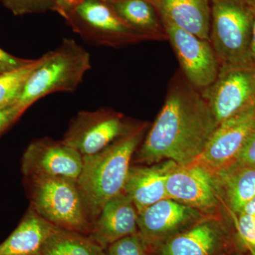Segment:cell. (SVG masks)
<instances>
[{"instance_id":"1","label":"cell","mask_w":255,"mask_h":255,"mask_svg":"<svg viewBox=\"0 0 255 255\" xmlns=\"http://www.w3.org/2000/svg\"><path fill=\"white\" fill-rule=\"evenodd\" d=\"M219 125L200 90L182 73H177L171 80L162 110L135 152V162L151 164L172 160L179 166L193 163Z\"/></svg>"},{"instance_id":"2","label":"cell","mask_w":255,"mask_h":255,"mask_svg":"<svg viewBox=\"0 0 255 255\" xmlns=\"http://www.w3.org/2000/svg\"><path fill=\"white\" fill-rule=\"evenodd\" d=\"M145 129L146 124H137L100 152L84 156L77 184L92 224L106 203L123 191L130 162Z\"/></svg>"},{"instance_id":"3","label":"cell","mask_w":255,"mask_h":255,"mask_svg":"<svg viewBox=\"0 0 255 255\" xmlns=\"http://www.w3.org/2000/svg\"><path fill=\"white\" fill-rule=\"evenodd\" d=\"M41 58L17 102L25 110L51 94L75 91L92 68L90 53L73 38H64Z\"/></svg>"},{"instance_id":"4","label":"cell","mask_w":255,"mask_h":255,"mask_svg":"<svg viewBox=\"0 0 255 255\" xmlns=\"http://www.w3.org/2000/svg\"><path fill=\"white\" fill-rule=\"evenodd\" d=\"M30 205L53 226L88 236L92 222L77 181L69 178L33 175L23 177Z\"/></svg>"},{"instance_id":"5","label":"cell","mask_w":255,"mask_h":255,"mask_svg":"<svg viewBox=\"0 0 255 255\" xmlns=\"http://www.w3.org/2000/svg\"><path fill=\"white\" fill-rule=\"evenodd\" d=\"M253 24V9L241 0H211L210 43L221 66L254 65Z\"/></svg>"},{"instance_id":"6","label":"cell","mask_w":255,"mask_h":255,"mask_svg":"<svg viewBox=\"0 0 255 255\" xmlns=\"http://www.w3.org/2000/svg\"><path fill=\"white\" fill-rule=\"evenodd\" d=\"M64 15L74 31L96 46L118 48L151 40L129 26L100 0H80Z\"/></svg>"},{"instance_id":"7","label":"cell","mask_w":255,"mask_h":255,"mask_svg":"<svg viewBox=\"0 0 255 255\" xmlns=\"http://www.w3.org/2000/svg\"><path fill=\"white\" fill-rule=\"evenodd\" d=\"M137 125L110 109L81 111L72 119L62 140L83 157L95 155Z\"/></svg>"},{"instance_id":"8","label":"cell","mask_w":255,"mask_h":255,"mask_svg":"<svg viewBox=\"0 0 255 255\" xmlns=\"http://www.w3.org/2000/svg\"><path fill=\"white\" fill-rule=\"evenodd\" d=\"M162 19L186 79L200 91L212 85L219 76L221 64L210 41L178 27L164 16Z\"/></svg>"},{"instance_id":"9","label":"cell","mask_w":255,"mask_h":255,"mask_svg":"<svg viewBox=\"0 0 255 255\" xmlns=\"http://www.w3.org/2000/svg\"><path fill=\"white\" fill-rule=\"evenodd\" d=\"M219 124L255 104V65H223L216 81L201 90Z\"/></svg>"},{"instance_id":"10","label":"cell","mask_w":255,"mask_h":255,"mask_svg":"<svg viewBox=\"0 0 255 255\" xmlns=\"http://www.w3.org/2000/svg\"><path fill=\"white\" fill-rule=\"evenodd\" d=\"M235 241L221 221L201 219L152 248L149 255H232Z\"/></svg>"},{"instance_id":"11","label":"cell","mask_w":255,"mask_h":255,"mask_svg":"<svg viewBox=\"0 0 255 255\" xmlns=\"http://www.w3.org/2000/svg\"><path fill=\"white\" fill-rule=\"evenodd\" d=\"M255 132V104L220 124L196 163L216 172L233 163Z\"/></svg>"},{"instance_id":"12","label":"cell","mask_w":255,"mask_h":255,"mask_svg":"<svg viewBox=\"0 0 255 255\" xmlns=\"http://www.w3.org/2000/svg\"><path fill=\"white\" fill-rule=\"evenodd\" d=\"M83 166V156L63 140L48 137L33 140L21 157L23 177L39 175L62 177L78 180Z\"/></svg>"},{"instance_id":"13","label":"cell","mask_w":255,"mask_h":255,"mask_svg":"<svg viewBox=\"0 0 255 255\" xmlns=\"http://www.w3.org/2000/svg\"><path fill=\"white\" fill-rule=\"evenodd\" d=\"M166 189L169 199L200 212L216 209L221 194L214 172L196 162L178 165L167 178Z\"/></svg>"},{"instance_id":"14","label":"cell","mask_w":255,"mask_h":255,"mask_svg":"<svg viewBox=\"0 0 255 255\" xmlns=\"http://www.w3.org/2000/svg\"><path fill=\"white\" fill-rule=\"evenodd\" d=\"M201 212L167 199L146 208L137 216V228L147 251L201 219Z\"/></svg>"},{"instance_id":"15","label":"cell","mask_w":255,"mask_h":255,"mask_svg":"<svg viewBox=\"0 0 255 255\" xmlns=\"http://www.w3.org/2000/svg\"><path fill=\"white\" fill-rule=\"evenodd\" d=\"M137 216L131 199L122 191L106 203L87 236L106 250L114 242L138 232Z\"/></svg>"},{"instance_id":"16","label":"cell","mask_w":255,"mask_h":255,"mask_svg":"<svg viewBox=\"0 0 255 255\" xmlns=\"http://www.w3.org/2000/svg\"><path fill=\"white\" fill-rule=\"evenodd\" d=\"M177 166L172 160L160 161L148 166L130 165L123 191L131 199L138 214L168 198L167 178Z\"/></svg>"},{"instance_id":"17","label":"cell","mask_w":255,"mask_h":255,"mask_svg":"<svg viewBox=\"0 0 255 255\" xmlns=\"http://www.w3.org/2000/svg\"><path fill=\"white\" fill-rule=\"evenodd\" d=\"M54 226L28 206L17 227L0 243V255H43V244Z\"/></svg>"},{"instance_id":"18","label":"cell","mask_w":255,"mask_h":255,"mask_svg":"<svg viewBox=\"0 0 255 255\" xmlns=\"http://www.w3.org/2000/svg\"><path fill=\"white\" fill-rule=\"evenodd\" d=\"M157 9L178 27L210 41L209 0H158Z\"/></svg>"},{"instance_id":"19","label":"cell","mask_w":255,"mask_h":255,"mask_svg":"<svg viewBox=\"0 0 255 255\" xmlns=\"http://www.w3.org/2000/svg\"><path fill=\"white\" fill-rule=\"evenodd\" d=\"M214 174L230 209L241 214L255 196V165L233 162Z\"/></svg>"},{"instance_id":"20","label":"cell","mask_w":255,"mask_h":255,"mask_svg":"<svg viewBox=\"0 0 255 255\" xmlns=\"http://www.w3.org/2000/svg\"><path fill=\"white\" fill-rule=\"evenodd\" d=\"M116 14L129 26L151 40L167 39L156 14V8L146 0H119L108 3Z\"/></svg>"},{"instance_id":"21","label":"cell","mask_w":255,"mask_h":255,"mask_svg":"<svg viewBox=\"0 0 255 255\" xmlns=\"http://www.w3.org/2000/svg\"><path fill=\"white\" fill-rule=\"evenodd\" d=\"M43 255H106V252L85 235L54 226L43 244Z\"/></svg>"},{"instance_id":"22","label":"cell","mask_w":255,"mask_h":255,"mask_svg":"<svg viewBox=\"0 0 255 255\" xmlns=\"http://www.w3.org/2000/svg\"><path fill=\"white\" fill-rule=\"evenodd\" d=\"M41 58L0 75V109L17 103L28 78L41 62Z\"/></svg>"},{"instance_id":"23","label":"cell","mask_w":255,"mask_h":255,"mask_svg":"<svg viewBox=\"0 0 255 255\" xmlns=\"http://www.w3.org/2000/svg\"><path fill=\"white\" fill-rule=\"evenodd\" d=\"M106 255H149L138 233L114 242L105 250Z\"/></svg>"},{"instance_id":"24","label":"cell","mask_w":255,"mask_h":255,"mask_svg":"<svg viewBox=\"0 0 255 255\" xmlns=\"http://www.w3.org/2000/svg\"><path fill=\"white\" fill-rule=\"evenodd\" d=\"M15 14L42 12L48 10L58 11L55 0H1Z\"/></svg>"},{"instance_id":"25","label":"cell","mask_w":255,"mask_h":255,"mask_svg":"<svg viewBox=\"0 0 255 255\" xmlns=\"http://www.w3.org/2000/svg\"><path fill=\"white\" fill-rule=\"evenodd\" d=\"M236 226L238 236L245 246H249L255 251V217L245 214H238Z\"/></svg>"},{"instance_id":"26","label":"cell","mask_w":255,"mask_h":255,"mask_svg":"<svg viewBox=\"0 0 255 255\" xmlns=\"http://www.w3.org/2000/svg\"><path fill=\"white\" fill-rule=\"evenodd\" d=\"M26 110L17 103L0 109V135L15 123Z\"/></svg>"},{"instance_id":"27","label":"cell","mask_w":255,"mask_h":255,"mask_svg":"<svg viewBox=\"0 0 255 255\" xmlns=\"http://www.w3.org/2000/svg\"><path fill=\"white\" fill-rule=\"evenodd\" d=\"M31 61L32 60L23 59L14 56L0 48V75L21 68Z\"/></svg>"},{"instance_id":"28","label":"cell","mask_w":255,"mask_h":255,"mask_svg":"<svg viewBox=\"0 0 255 255\" xmlns=\"http://www.w3.org/2000/svg\"><path fill=\"white\" fill-rule=\"evenodd\" d=\"M234 162L255 165V132L247 142Z\"/></svg>"},{"instance_id":"29","label":"cell","mask_w":255,"mask_h":255,"mask_svg":"<svg viewBox=\"0 0 255 255\" xmlns=\"http://www.w3.org/2000/svg\"><path fill=\"white\" fill-rule=\"evenodd\" d=\"M252 9L253 11V31H252L251 55L252 61L255 65V7L252 8Z\"/></svg>"},{"instance_id":"30","label":"cell","mask_w":255,"mask_h":255,"mask_svg":"<svg viewBox=\"0 0 255 255\" xmlns=\"http://www.w3.org/2000/svg\"><path fill=\"white\" fill-rule=\"evenodd\" d=\"M241 214H248L255 217V196L247 203L246 205L242 210Z\"/></svg>"},{"instance_id":"31","label":"cell","mask_w":255,"mask_h":255,"mask_svg":"<svg viewBox=\"0 0 255 255\" xmlns=\"http://www.w3.org/2000/svg\"><path fill=\"white\" fill-rule=\"evenodd\" d=\"M55 1H56L57 5H58V11L64 15L67 9V0H55Z\"/></svg>"},{"instance_id":"32","label":"cell","mask_w":255,"mask_h":255,"mask_svg":"<svg viewBox=\"0 0 255 255\" xmlns=\"http://www.w3.org/2000/svg\"><path fill=\"white\" fill-rule=\"evenodd\" d=\"M100 1H103V2L111 3L113 2V1H119V0H100ZM146 1H149L151 4L153 5L156 8V9H157V4H158V0H146Z\"/></svg>"},{"instance_id":"33","label":"cell","mask_w":255,"mask_h":255,"mask_svg":"<svg viewBox=\"0 0 255 255\" xmlns=\"http://www.w3.org/2000/svg\"><path fill=\"white\" fill-rule=\"evenodd\" d=\"M80 1V0H67V1H66L67 9H66V11H65V12H66V11H68V10L69 9H70V8H71L72 6H73L74 5L78 4L79 1ZM63 16H64V15H63Z\"/></svg>"},{"instance_id":"34","label":"cell","mask_w":255,"mask_h":255,"mask_svg":"<svg viewBox=\"0 0 255 255\" xmlns=\"http://www.w3.org/2000/svg\"><path fill=\"white\" fill-rule=\"evenodd\" d=\"M241 1L252 8L255 7V0H241Z\"/></svg>"},{"instance_id":"35","label":"cell","mask_w":255,"mask_h":255,"mask_svg":"<svg viewBox=\"0 0 255 255\" xmlns=\"http://www.w3.org/2000/svg\"><path fill=\"white\" fill-rule=\"evenodd\" d=\"M246 248V249L249 251V253H251V255H255V251L251 248V247L249 246H245Z\"/></svg>"}]
</instances>
